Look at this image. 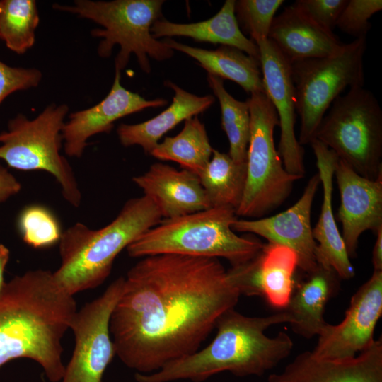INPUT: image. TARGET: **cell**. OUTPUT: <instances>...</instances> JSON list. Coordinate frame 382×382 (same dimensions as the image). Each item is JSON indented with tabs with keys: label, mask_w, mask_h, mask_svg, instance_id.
I'll return each mask as SVG.
<instances>
[{
	"label": "cell",
	"mask_w": 382,
	"mask_h": 382,
	"mask_svg": "<svg viewBox=\"0 0 382 382\" xmlns=\"http://www.w3.org/2000/svg\"><path fill=\"white\" fill-rule=\"evenodd\" d=\"M314 139L361 176L370 180L382 176V110L369 90L351 88L338 96Z\"/></svg>",
	"instance_id": "obj_7"
},
{
	"label": "cell",
	"mask_w": 382,
	"mask_h": 382,
	"mask_svg": "<svg viewBox=\"0 0 382 382\" xmlns=\"http://www.w3.org/2000/svg\"><path fill=\"white\" fill-rule=\"evenodd\" d=\"M76 311L74 296L50 270H29L6 282L0 292V369L28 358L50 381H60L65 370L62 340Z\"/></svg>",
	"instance_id": "obj_2"
},
{
	"label": "cell",
	"mask_w": 382,
	"mask_h": 382,
	"mask_svg": "<svg viewBox=\"0 0 382 382\" xmlns=\"http://www.w3.org/2000/svg\"><path fill=\"white\" fill-rule=\"evenodd\" d=\"M42 78L39 69L13 67L0 61V105L15 91L37 87Z\"/></svg>",
	"instance_id": "obj_34"
},
{
	"label": "cell",
	"mask_w": 382,
	"mask_h": 382,
	"mask_svg": "<svg viewBox=\"0 0 382 382\" xmlns=\"http://www.w3.org/2000/svg\"><path fill=\"white\" fill-rule=\"evenodd\" d=\"M120 78L121 72L115 71L111 89L100 103L69 116L62 132L64 149L68 156L80 158L88 144L87 140L97 134L110 132L116 120L148 108L162 107L168 103L166 99L147 100L126 89L121 85Z\"/></svg>",
	"instance_id": "obj_16"
},
{
	"label": "cell",
	"mask_w": 382,
	"mask_h": 382,
	"mask_svg": "<svg viewBox=\"0 0 382 382\" xmlns=\"http://www.w3.org/2000/svg\"><path fill=\"white\" fill-rule=\"evenodd\" d=\"M207 82L219 102L222 129L229 141L228 154L236 162H246L250 129L248 102L234 98L218 76L207 74Z\"/></svg>",
	"instance_id": "obj_28"
},
{
	"label": "cell",
	"mask_w": 382,
	"mask_h": 382,
	"mask_svg": "<svg viewBox=\"0 0 382 382\" xmlns=\"http://www.w3.org/2000/svg\"><path fill=\"white\" fill-rule=\"evenodd\" d=\"M161 220L156 206L143 195L127 201L103 228L95 230L76 223L62 233L61 265L53 272L54 279L72 296L96 288L108 277L117 255Z\"/></svg>",
	"instance_id": "obj_4"
},
{
	"label": "cell",
	"mask_w": 382,
	"mask_h": 382,
	"mask_svg": "<svg viewBox=\"0 0 382 382\" xmlns=\"http://www.w3.org/2000/svg\"><path fill=\"white\" fill-rule=\"evenodd\" d=\"M268 382H382V339L345 360L321 359L304 352L281 372L270 374Z\"/></svg>",
	"instance_id": "obj_17"
},
{
	"label": "cell",
	"mask_w": 382,
	"mask_h": 382,
	"mask_svg": "<svg viewBox=\"0 0 382 382\" xmlns=\"http://www.w3.org/2000/svg\"><path fill=\"white\" fill-rule=\"evenodd\" d=\"M0 39L18 54H23L35 43L39 14L34 0H1Z\"/></svg>",
	"instance_id": "obj_29"
},
{
	"label": "cell",
	"mask_w": 382,
	"mask_h": 382,
	"mask_svg": "<svg viewBox=\"0 0 382 382\" xmlns=\"http://www.w3.org/2000/svg\"><path fill=\"white\" fill-rule=\"evenodd\" d=\"M132 180L156 206L162 218H175L211 208L199 175L190 170L156 163Z\"/></svg>",
	"instance_id": "obj_18"
},
{
	"label": "cell",
	"mask_w": 382,
	"mask_h": 382,
	"mask_svg": "<svg viewBox=\"0 0 382 382\" xmlns=\"http://www.w3.org/2000/svg\"><path fill=\"white\" fill-rule=\"evenodd\" d=\"M347 0H297L293 4L324 30L333 33Z\"/></svg>",
	"instance_id": "obj_33"
},
{
	"label": "cell",
	"mask_w": 382,
	"mask_h": 382,
	"mask_svg": "<svg viewBox=\"0 0 382 382\" xmlns=\"http://www.w3.org/2000/svg\"><path fill=\"white\" fill-rule=\"evenodd\" d=\"M10 251L4 244L0 243V292L4 284V272L5 267L8 262Z\"/></svg>",
	"instance_id": "obj_37"
},
{
	"label": "cell",
	"mask_w": 382,
	"mask_h": 382,
	"mask_svg": "<svg viewBox=\"0 0 382 382\" xmlns=\"http://www.w3.org/2000/svg\"><path fill=\"white\" fill-rule=\"evenodd\" d=\"M381 10V0H347L337 21L336 27L356 39L366 37L371 28L369 18Z\"/></svg>",
	"instance_id": "obj_32"
},
{
	"label": "cell",
	"mask_w": 382,
	"mask_h": 382,
	"mask_svg": "<svg viewBox=\"0 0 382 382\" xmlns=\"http://www.w3.org/2000/svg\"><path fill=\"white\" fill-rule=\"evenodd\" d=\"M382 314V271L371 277L352 296L344 320L327 323L311 352L317 358L345 360L368 348L374 340L376 325Z\"/></svg>",
	"instance_id": "obj_12"
},
{
	"label": "cell",
	"mask_w": 382,
	"mask_h": 382,
	"mask_svg": "<svg viewBox=\"0 0 382 382\" xmlns=\"http://www.w3.org/2000/svg\"><path fill=\"white\" fill-rule=\"evenodd\" d=\"M163 0H114L110 1L76 0L73 6L53 5V8L70 12L89 19L103 27L91 33L101 37L98 54L101 57L111 55L115 45L120 50L115 57V71L121 72L134 54L141 70L151 71L149 57L164 61L173 56V50L151 33L154 23L162 16Z\"/></svg>",
	"instance_id": "obj_6"
},
{
	"label": "cell",
	"mask_w": 382,
	"mask_h": 382,
	"mask_svg": "<svg viewBox=\"0 0 382 382\" xmlns=\"http://www.w3.org/2000/svg\"><path fill=\"white\" fill-rule=\"evenodd\" d=\"M268 39L290 63L329 57L344 45L334 33L322 29L294 5L274 18Z\"/></svg>",
	"instance_id": "obj_20"
},
{
	"label": "cell",
	"mask_w": 382,
	"mask_h": 382,
	"mask_svg": "<svg viewBox=\"0 0 382 382\" xmlns=\"http://www.w3.org/2000/svg\"><path fill=\"white\" fill-rule=\"evenodd\" d=\"M320 183L317 173L308 180L301 198L290 208L270 217L237 219L232 224V229L258 235L268 243L291 248L297 255L298 267L305 273L311 272L318 263L317 243L313 236L311 214Z\"/></svg>",
	"instance_id": "obj_14"
},
{
	"label": "cell",
	"mask_w": 382,
	"mask_h": 382,
	"mask_svg": "<svg viewBox=\"0 0 382 382\" xmlns=\"http://www.w3.org/2000/svg\"><path fill=\"white\" fill-rule=\"evenodd\" d=\"M376 240L372 254L374 270L382 271V227L376 232Z\"/></svg>",
	"instance_id": "obj_36"
},
{
	"label": "cell",
	"mask_w": 382,
	"mask_h": 382,
	"mask_svg": "<svg viewBox=\"0 0 382 382\" xmlns=\"http://www.w3.org/2000/svg\"><path fill=\"white\" fill-rule=\"evenodd\" d=\"M69 111L66 104L47 105L35 118L17 115L0 132V159L20 170H44L62 187L64 198L79 207L81 193L73 169L60 154L62 128Z\"/></svg>",
	"instance_id": "obj_8"
},
{
	"label": "cell",
	"mask_w": 382,
	"mask_h": 382,
	"mask_svg": "<svg viewBox=\"0 0 382 382\" xmlns=\"http://www.w3.org/2000/svg\"><path fill=\"white\" fill-rule=\"evenodd\" d=\"M21 190V184L8 170L0 165V203L6 202Z\"/></svg>",
	"instance_id": "obj_35"
},
{
	"label": "cell",
	"mask_w": 382,
	"mask_h": 382,
	"mask_svg": "<svg viewBox=\"0 0 382 382\" xmlns=\"http://www.w3.org/2000/svg\"><path fill=\"white\" fill-rule=\"evenodd\" d=\"M246 176V162H236L228 154L216 149L199 175L211 207H227L235 210L242 200Z\"/></svg>",
	"instance_id": "obj_26"
},
{
	"label": "cell",
	"mask_w": 382,
	"mask_h": 382,
	"mask_svg": "<svg viewBox=\"0 0 382 382\" xmlns=\"http://www.w3.org/2000/svg\"><path fill=\"white\" fill-rule=\"evenodd\" d=\"M163 42L171 50L195 59L207 74L231 80L250 94L265 92L260 61L236 47L221 45L209 50L183 44L171 38H166Z\"/></svg>",
	"instance_id": "obj_24"
},
{
	"label": "cell",
	"mask_w": 382,
	"mask_h": 382,
	"mask_svg": "<svg viewBox=\"0 0 382 382\" xmlns=\"http://www.w3.org/2000/svg\"><path fill=\"white\" fill-rule=\"evenodd\" d=\"M334 175L340 194L337 216L349 258L357 257L359 238L371 230L376 233L382 227V176L370 180L357 173L338 159Z\"/></svg>",
	"instance_id": "obj_15"
},
{
	"label": "cell",
	"mask_w": 382,
	"mask_h": 382,
	"mask_svg": "<svg viewBox=\"0 0 382 382\" xmlns=\"http://www.w3.org/2000/svg\"><path fill=\"white\" fill-rule=\"evenodd\" d=\"M0 12H1V4H0Z\"/></svg>",
	"instance_id": "obj_38"
},
{
	"label": "cell",
	"mask_w": 382,
	"mask_h": 382,
	"mask_svg": "<svg viewBox=\"0 0 382 382\" xmlns=\"http://www.w3.org/2000/svg\"><path fill=\"white\" fill-rule=\"evenodd\" d=\"M298 257L291 248L268 243L259 255L257 273L260 296L276 308H285L294 288Z\"/></svg>",
	"instance_id": "obj_25"
},
{
	"label": "cell",
	"mask_w": 382,
	"mask_h": 382,
	"mask_svg": "<svg viewBox=\"0 0 382 382\" xmlns=\"http://www.w3.org/2000/svg\"><path fill=\"white\" fill-rule=\"evenodd\" d=\"M124 283L125 277H118L100 296L76 311L69 327L74 349L61 382H103V374L115 355L110 320Z\"/></svg>",
	"instance_id": "obj_11"
},
{
	"label": "cell",
	"mask_w": 382,
	"mask_h": 382,
	"mask_svg": "<svg viewBox=\"0 0 382 382\" xmlns=\"http://www.w3.org/2000/svg\"><path fill=\"white\" fill-rule=\"evenodd\" d=\"M366 45V37L357 38L331 56L291 63L301 146L314 139L326 111L347 87H364Z\"/></svg>",
	"instance_id": "obj_10"
},
{
	"label": "cell",
	"mask_w": 382,
	"mask_h": 382,
	"mask_svg": "<svg viewBox=\"0 0 382 382\" xmlns=\"http://www.w3.org/2000/svg\"><path fill=\"white\" fill-rule=\"evenodd\" d=\"M247 99L250 115L247 150V176L236 216L259 219L282 205L301 177L284 168L274 141L279 126L277 112L265 92H253Z\"/></svg>",
	"instance_id": "obj_9"
},
{
	"label": "cell",
	"mask_w": 382,
	"mask_h": 382,
	"mask_svg": "<svg viewBox=\"0 0 382 382\" xmlns=\"http://www.w3.org/2000/svg\"><path fill=\"white\" fill-rule=\"evenodd\" d=\"M236 219V210L227 207L164 219L126 250L132 257L175 254L222 257L231 266L240 265L254 259L264 244L255 238L238 236L232 229Z\"/></svg>",
	"instance_id": "obj_5"
},
{
	"label": "cell",
	"mask_w": 382,
	"mask_h": 382,
	"mask_svg": "<svg viewBox=\"0 0 382 382\" xmlns=\"http://www.w3.org/2000/svg\"><path fill=\"white\" fill-rule=\"evenodd\" d=\"M18 228L23 241L35 248L52 245L59 241L62 233L54 215L39 205L27 207L21 212Z\"/></svg>",
	"instance_id": "obj_30"
},
{
	"label": "cell",
	"mask_w": 382,
	"mask_h": 382,
	"mask_svg": "<svg viewBox=\"0 0 382 382\" xmlns=\"http://www.w3.org/2000/svg\"><path fill=\"white\" fill-rule=\"evenodd\" d=\"M309 144L316 159L318 173L323 189L320 214L312 229L313 238L318 243L316 251V261L324 267L332 268L340 279H349L355 274L354 269L332 212L333 177L339 158L332 150L316 139Z\"/></svg>",
	"instance_id": "obj_19"
},
{
	"label": "cell",
	"mask_w": 382,
	"mask_h": 382,
	"mask_svg": "<svg viewBox=\"0 0 382 382\" xmlns=\"http://www.w3.org/2000/svg\"><path fill=\"white\" fill-rule=\"evenodd\" d=\"M165 86L174 92L171 104L149 120L134 125L120 124L117 133L122 146H140L150 154L163 135L180 122L204 112L215 101L212 95L198 96L170 81H165Z\"/></svg>",
	"instance_id": "obj_22"
},
{
	"label": "cell",
	"mask_w": 382,
	"mask_h": 382,
	"mask_svg": "<svg viewBox=\"0 0 382 382\" xmlns=\"http://www.w3.org/2000/svg\"><path fill=\"white\" fill-rule=\"evenodd\" d=\"M235 0H226L214 16L197 23H176L158 19L151 28V35L156 39L180 36L233 47L259 60L257 45L246 37L240 28L235 15Z\"/></svg>",
	"instance_id": "obj_23"
},
{
	"label": "cell",
	"mask_w": 382,
	"mask_h": 382,
	"mask_svg": "<svg viewBox=\"0 0 382 382\" xmlns=\"http://www.w3.org/2000/svg\"><path fill=\"white\" fill-rule=\"evenodd\" d=\"M250 269L248 262L226 270L213 257H142L127 272L110 317L115 355L146 374L198 351L219 318L245 294Z\"/></svg>",
	"instance_id": "obj_1"
},
{
	"label": "cell",
	"mask_w": 382,
	"mask_h": 382,
	"mask_svg": "<svg viewBox=\"0 0 382 382\" xmlns=\"http://www.w3.org/2000/svg\"><path fill=\"white\" fill-rule=\"evenodd\" d=\"M255 44L259 48L265 92L279 117L281 134L277 151L285 170L302 178L306 172L304 151L295 135L297 112L291 63L270 40Z\"/></svg>",
	"instance_id": "obj_13"
},
{
	"label": "cell",
	"mask_w": 382,
	"mask_h": 382,
	"mask_svg": "<svg viewBox=\"0 0 382 382\" xmlns=\"http://www.w3.org/2000/svg\"><path fill=\"white\" fill-rule=\"evenodd\" d=\"M212 151L204 125L195 116L184 121L177 135L158 142L150 155L158 160L174 161L182 169L199 175L210 161Z\"/></svg>",
	"instance_id": "obj_27"
},
{
	"label": "cell",
	"mask_w": 382,
	"mask_h": 382,
	"mask_svg": "<svg viewBox=\"0 0 382 382\" xmlns=\"http://www.w3.org/2000/svg\"><path fill=\"white\" fill-rule=\"evenodd\" d=\"M291 321L285 311L250 317L231 308L217 320L216 335L206 347L172 361L154 373H136L134 379L137 382H202L223 371L240 377L262 376L286 358L294 346L286 332L269 337L265 330L272 325Z\"/></svg>",
	"instance_id": "obj_3"
},
{
	"label": "cell",
	"mask_w": 382,
	"mask_h": 382,
	"mask_svg": "<svg viewBox=\"0 0 382 382\" xmlns=\"http://www.w3.org/2000/svg\"><path fill=\"white\" fill-rule=\"evenodd\" d=\"M340 279L332 268L318 264L296 284L284 308L291 318L290 325L295 333L306 339L320 334L328 323L324 319L325 306L338 293Z\"/></svg>",
	"instance_id": "obj_21"
},
{
	"label": "cell",
	"mask_w": 382,
	"mask_h": 382,
	"mask_svg": "<svg viewBox=\"0 0 382 382\" xmlns=\"http://www.w3.org/2000/svg\"><path fill=\"white\" fill-rule=\"evenodd\" d=\"M284 0H238L235 3V15L250 40L256 43L268 39L274 15Z\"/></svg>",
	"instance_id": "obj_31"
}]
</instances>
